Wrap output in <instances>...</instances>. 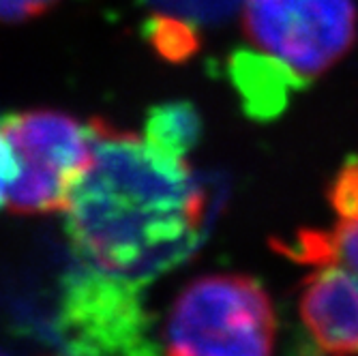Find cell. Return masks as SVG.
Here are the masks:
<instances>
[{
    "label": "cell",
    "mask_w": 358,
    "mask_h": 356,
    "mask_svg": "<svg viewBox=\"0 0 358 356\" xmlns=\"http://www.w3.org/2000/svg\"><path fill=\"white\" fill-rule=\"evenodd\" d=\"M90 122L92 161L64 208L76 251L88 266L138 283L172 271L202 245L210 193L187 161L103 118Z\"/></svg>",
    "instance_id": "obj_1"
},
{
    "label": "cell",
    "mask_w": 358,
    "mask_h": 356,
    "mask_svg": "<svg viewBox=\"0 0 358 356\" xmlns=\"http://www.w3.org/2000/svg\"><path fill=\"white\" fill-rule=\"evenodd\" d=\"M148 43L166 60H187L200 50V30L185 22L150 15L144 24Z\"/></svg>",
    "instance_id": "obj_11"
},
{
    "label": "cell",
    "mask_w": 358,
    "mask_h": 356,
    "mask_svg": "<svg viewBox=\"0 0 358 356\" xmlns=\"http://www.w3.org/2000/svg\"><path fill=\"white\" fill-rule=\"evenodd\" d=\"M17 164L7 191L13 215L64 213L73 185L92 161V122L58 110H24L0 118Z\"/></svg>",
    "instance_id": "obj_3"
},
{
    "label": "cell",
    "mask_w": 358,
    "mask_h": 356,
    "mask_svg": "<svg viewBox=\"0 0 358 356\" xmlns=\"http://www.w3.org/2000/svg\"><path fill=\"white\" fill-rule=\"evenodd\" d=\"M17 176V164L11 152V146L7 144L5 136L0 134V206L7 204V191L11 183Z\"/></svg>",
    "instance_id": "obj_13"
},
{
    "label": "cell",
    "mask_w": 358,
    "mask_h": 356,
    "mask_svg": "<svg viewBox=\"0 0 358 356\" xmlns=\"http://www.w3.org/2000/svg\"><path fill=\"white\" fill-rule=\"evenodd\" d=\"M279 249L296 262L311 266L337 264L358 277V215L337 217L331 230H303L294 243Z\"/></svg>",
    "instance_id": "obj_8"
},
{
    "label": "cell",
    "mask_w": 358,
    "mask_h": 356,
    "mask_svg": "<svg viewBox=\"0 0 358 356\" xmlns=\"http://www.w3.org/2000/svg\"><path fill=\"white\" fill-rule=\"evenodd\" d=\"M202 136V118L189 101H166L148 110L144 122V140L178 161H187Z\"/></svg>",
    "instance_id": "obj_9"
},
{
    "label": "cell",
    "mask_w": 358,
    "mask_h": 356,
    "mask_svg": "<svg viewBox=\"0 0 358 356\" xmlns=\"http://www.w3.org/2000/svg\"><path fill=\"white\" fill-rule=\"evenodd\" d=\"M277 318L262 283L215 273L193 279L172 303L168 356H273Z\"/></svg>",
    "instance_id": "obj_2"
},
{
    "label": "cell",
    "mask_w": 358,
    "mask_h": 356,
    "mask_svg": "<svg viewBox=\"0 0 358 356\" xmlns=\"http://www.w3.org/2000/svg\"><path fill=\"white\" fill-rule=\"evenodd\" d=\"M142 3L150 9V15L185 22L200 32L202 28L227 22L236 9L243 7V0H142Z\"/></svg>",
    "instance_id": "obj_10"
},
{
    "label": "cell",
    "mask_w": 358,
    "mask_h": 356,
    "mask_svg": "<svg viewBox=\"0 0 358 356\" xmlns=\"http://www.w3.org/2000/svg\"><path fill=\"white\" fill-rule=\"evenodd\" d=\"M136 285L92 266L67 279L58 327L71 356H159Z\"/></svg>",
    "instance_id": "obj_5"
},
{
    "label": "cell",
    "mask_w": 358,
    "mask_h": 356,
    "mask_svg": "<svg viewBox=\"0 0 358 356\" xmlns=\"http://www.w3.org/2000/svg\"><path fill=\"white\" fill-rule=\"evenodd\" d=\"M60 0H0V24H22L56 7Z\"/></svg>",
    "instance_id": "obj_12"
},
{
    "label": "cell",
    "mask_w": 358,
    "mask_h": 356,
    "mask_svg": "<svg viewBox=\"0 0 358 356\" xmlns=\"http://www.w3.org/2000/svg\"><path fill=\"white\" fill-rule=\"evenodd\" d=\"M241 9L251 45L303 84L329 71L356 41L354 0H243Z\"/></svg>",
    "instance_id": "obj_4"
},
{
    "label": "cell",
    "mask_w": 358,
    "mask_h": 356,
    "mask_svg": "<svg viewBox=\"0 0 358 356\" xmlns=\"http://www.w3.org/2000/svg\"><path fill=\"white\" fill-rule=\"evenodd\" d=\"M301 318L329 356H358V277L337 264L315 266L305 279Z\"/></svg>",
    "instance_id": "obj_6"
},
{
    "label": "cell",
    "mask_w": 358,
    "mask_h": 356,
    "mask_svg": "<svg viewBox=\"0 0 358 356\" xmlns=\"http://www.w3.org/2000/svg\"><path fill=\"white\" fill-rule=\"evenodd\" d=\"M230 78L253 116H273L285 106V94L303 82L283 64L264 54L236 52L230 58Z\"/></svg>",
    "instance_id": "obj_7"
}]
</instances>
